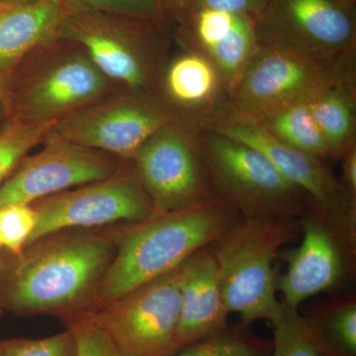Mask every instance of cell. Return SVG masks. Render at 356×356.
Segmentation results:
<instances>
[{"label": "cell", "mask_w": 356, "mask_h": 356, "mask_svg": "<svg viewBox=\"0 0 356 356\" xmlns=\"http://www.w3.org/2000/svg\"><path fill=\"white\" fill-rule=\"evenodd\" d=\"M132 161L156 211L184 209L216 198L193 122L177 117L154 133Z\"/></svg>", "instance_id": "30bf717a"}, {"label": "cell", "mask_w": 356, "mask_h": 356, "mask_svg": "<svg viewBox=\"0 0 356 356\" xmlns=\"http://www.w3.org/2000/svg\"><path fill=\"white\" fill-rule=\"evenodd\" d=\"M299 219L302 242L285 252L286 270L275 277L281 303L295 311L306 300L344 282L355 271L356 254V245L348 242L313 204Z\"/></svg>", "instance_id": "9a60e30c"}, {"label": "cell", "mask_w": 356, "mask_h": 356, "mask_svg": "<svg viewBox=\"0 0 356 356\" xmlns=\"http://www.w3.org/2000/svg\"><path fill=\"white\" fill-rule=\"evenodd\" d=\"M180 290L177 350L229 324V313L222 300L219 270L210 245L180 266Z\"/></svg>", "instance_id": "e0dca14e"}, {"label": "cell", "mask_w": 356, "mask_h": 356, "mask_svg": "<svg viewBox=\"0 0 356 356\" xmlns=\"http://www.w3.org/2000/svg\"><path fill=\"white\" fill-rule=\"evenodd\" d=\"M69 1L74 8L105 11V13L122 14V15L166 23L161 0H69Z\"/></svg>", "instance_id": "f1b7e54d"}, {"label": "cell", "mask_w": 356, "mask_h": 356, "mask_svg": "<svg viewBox=\"0 0 356 356\" xmlns=\"http://www.w3.org/2000/svg\"><path fill=\"white\" fill-rule=\"evenodd\" d=\"M41 145V151L28 154L0 185V207L32 204L97 181L113 175L126 161L114 154L79 146L53 131Z\"/></svg>", "instance_id": "4fadbf2b"}, {"label": "cell", "mask_w": 356, "mask_h": 356, "mask_svg": "<svg viewBox=\"0 0 356 356\" xmlns=\"http://www.w3.org/2000/svg\"><path fill=\"white\" fill-rule=\"evenodd\" d=\"M165 22L177 23L191 8L193 0H161Z\"/></svg>", "instance_id": "1f68e13d"}, {"label": "cell", "mask_w": 356, "mask_h": 356, "mask_svg": "<svg viewBox=\"0 0 356 356\" xmlns=\"http://www.w3.org/2000/svg\"><path fill=\"white\" fill-rule=\"evenodd\" d=\"M305 103L324 136L330 159L339 161L356 145V53Z\"/></svg>", "instance_id": "ffe728a7"}, {"label": "cell", "mask_w": 356, "mask_h": 356, "mask_svg": "<svg viewBox=\"0 0 356 356\" xmlns=\"http://www.w3.org/2000/svg\"><path fill=\"white\" fill-rule=\"evenodd\" d=\"M301 233L299 218H243L210 245L229 314L250 325L280 315L273 262L280 248Z\"/></svg>", "instance_id": "5b68a950"}, {"label": "cell", "mask_w": 356, "mask_h": 356, "mask_svg": "<svg viewBox=\"0 0 356 356\" xmlns=\"http://www.w3.org/2000/svg\"><path fill=\"white\" fill-rule=\"evenodd\" d=\"M93 64L83 47L58 37L30 51L7 74V120L57 124L121 90Z\"/></svg>", "instance_id": "3957f363"}, {"label": "cell", "mask_w": 356, "mask_h": 356, "mask_svg": "<svg viewBox=\"0 0 356 356\" xmlns=\"http://www.w3.org/2000/svg\"><path fill=\"white\" fill-rule=\"evenodd\" d=\"M245 115L254 119L276 139L288 146L321 161L330 159L324 136L314 120L305 102L290 103L257 113Z\"/></svg>", "instance_id": "7402d4cb"}, {"label": "cell", "mask_w": 356, "mask_h": 356, "mask_svg": "<svg viewBox=\"0 0 356 356\" xmlns=\"http://www.w3.org/2000/svg\"><path fill=\"white\" fill-rule=\"evenodd\" d=\"M348 10H355L356 0H334Z\"/></svg>", "instance_id": "836d02e7"}, {"label": "cell", "mask_w": 356, "mask_h": 356, "mask_svg": "<svg viewBox=\"0 0 356 356\" xmlns=\"http://www.w3.org/2000/svg\"><path fill=\"white\" fill-rule=\"evenodd\" d=\"M15 1H29V0H15Z\"/></svg>", "instance_id": "8d00e7d4"}, {"label": "cell", "mask_w": 356, "mask_h": 356, "mask_svg": "<svg viewBox=\"0 0 356 356\" xmlns=\"http://www.w3.org/2000/svg\"><path fill=\"white\" fill-rule=\"evenodd\" d=\"M177 117L161 95L121 89L58 122L51 131L79 146L132 159L154 133Z\"/></svg>", "instance_id": "8fae6325"}, {"label": "cell", "mask_w": 356, "mask_h": 356, "mask_svg": "<svg viewBox=\"0 0 356 356\" xmlns=\"http://www.w3.org/2000/svg\"><path fill=\"white\" fill-rule=\"evenodd\" d=\"M37 226L32 204H10L0 207V247L6 254L18 255L29 243Z\"/></svg>", "instance_id": "484cf974"}, {"label": "cell", "mask_w": 356, "mask_h": 356, "mask_svg": "<svg viewBox=\"0 0 356 356\" xmlns=\"http://www.w3.org/2000/svg\"><path fill=\"white\" fill-rule=\"evenodd\" d=\"M301 316L320 356H356L355 295L329 300Z\"/></svg>", "instance_id": "44dd1931"}, {"label": "cell", "mask_w": 356, "mask_h": 356, "mask_svg": "<svg viewBox=\"0 0 356 356\" xmlns=\"http://www.w3.org/2000/svg\"><path fill=\"white\" fill-rule=\"evenodd\" d=\"M168 24L122 14L72 8L60 37L83 47L93 64L117 86L158 95L170 60Z\"/></svg>", "instance_id": "277c9868"}, {"label": "cell", "mask_w": 356, "mask_h": 356, "mask_svg": "<svg viewBox=\"0 0 356 356\" xmlns=\"http://www.w3.org/2000/svg\"><path fill=\"white\" fill-rule=\"evenodd\" d=\"M72 8L69 0H29L0 10V72L8 74L30 51L60 37Z\"/></svg>", "instance_id": "d6986e66"}, {"label": "cell", "mask_w": 356, "mask_h": 356, "mask_svg": "<svg viewBox=\"0 0 356 356\" xmlns=\"http://www.w3.org/2000/svg\"><path fill=\"white\" fill-rule=\"evenodd\" d=\"M242 219L232 204L216 197L184 209L156 211L143 221L107 227L116 254L100 285L96 305L175 270Z\"/></svg>", "instance_id": "7a4b0ae2"}, {"label": "cell", "mask_w": 356, "mask_h": 356, "mask_svg": "<svg viewBox=\"0 0 356 356\" xmlns=\"http://www.w3.org/2000/svg\"><path fill=\"white\" fill-rule=\"evenodd\" d=\"M270 325L273 332L270 356H320L299 311L281 303L280 315Z\"/></svg>", "instance_id": "d4e9b609"}, {"label": "cell", "mask_w": 356, "mask_h": 356, "mask_svg": "<svg viewBox=\"0 0 356 356\" xmlns=\"http://www.w3.org/2000/svg\"><path fill=\"white\" fill-rule=\"evenodd\" d=\"M159 93L178 118L197 125L227 98L215 65L200 54L185 49L168 60Z\"/></svg>", "instance_id": "ac0fdd59"}, {"label": "cell", "mask_w": 356, "mask_h": 356, "mask_svg": "<svg viewBox=\"0 0 356 356\" xmlns=\"http://www.w3.org/2000/svg\"><path fill=\"white\" fill-rule=\"evenodd\" d=\"M273 341L255 334L250 325L238 323L187 344L170 356H270Z\"/></svg>", "instance_id": "603a6c76"}, {"label": "cell", "mask_w": 356, "mask_h": 356, "mask_svg": "<svg viewBox=\"0 0 356 356\" xmlns=\"http://www.w3.org/2000/svg\"><path fill=\"white\" fill-rule=\"evenodd\" d=\"M115 254L107 227L41 236L20 254L0 257V306L20 317L65 320L88 313Z\"/></svg>", "instance_id": "6da1fadb"}, {"label": "cell", "mask_w": 356, "mask_h": 356, "mask_svg": "<svg viewBox=\"0 0 356 356\" xmlns=\"http://www.w3.org/2000/svg\"><path fill=\"white\" fill-rule=\"evenodd\" d=\"M4 313H6V311H4L3 308H2L1 306H0V320H1L2 316H3Z\"/></svg>", "instance_id": "d590c367"}, {"label": "cell", "mask_w": 356, "mask_h": 356, "mask_svg": "<svg viewBox=\"0 0 356 356\" xmlns=\"http://www.w3.org/2000/svg\"><path fill=\"white\" fill-rule=\"evenodd\" d=\"M355 53L337 64L323 65L259 40L254 55L227 95V102L241 113L254 114L306 102Z\"/></svg>", "instance_id": "5bb4252c"}, {"label": "cell", "mask_w": 356, "mask_h": 356, "mask_svg": "<svg viewBox=\"0 0 356 356\" xmlns=\"http://www.w3.org/2000/svg\"><path fill=\"white\" fill-rule=\"evenodd\" d=\"M7 74L0 72V114H6Z\"/></svg>", "instance_id": "d6a6232c"}, {"label": "cell", "mask_w": 356, "mask_h": 356, "mask_svg": "<svg viewBox=\"0 0 356 356\" xmlns=\"http://www.w3.org/2000/svg\"><path fill=\"white\" fill-rule=\"evenodd\" d=\"M198 127L222 134L264 154L283 177L305 192L314 207L346 241L356 245V199L324 161L280 142L254 119L232 108L227 98L199 122Z\"/></svg>", "instance_id": "52a82bcc"}, {"label": "cell", "mask_w": 356, "mask_h": 356, "mask_svg": "<svg viewBox=\"0 0 356 356\" xmlns=\"http://www.w3.org/2000/svg\"><path fill=\"white\" fill-rule=\"evenodd\" d=\"M206 172L215 197L234 206L243 218H300L308 195L254 147L199 127Z\"/></svg>", "instance_id": "8992f818"}, {"label": "cell", "mask_w": 356, "mask_h": 356, "mask_svg": "<svg viewBox=\"0 0 356 356\" xmlns=\"http://www.w3.org/2000/svg\"><path fill=\"white\" fill-rule=\"evenodd\" d=\"M180 306L179 266L79 316L99 327L124 356H170L177 351Z\"/></svg>", "instance_id": "ba28073f"}, {"label": "cell", "mask_w": 356, "mask_h": 356, "mask_svg": "<svg viewBox=\"0 0 356 356\" xmlns=\"http://www.w3.org/2000/svg\"><path fill=\"white\" fill-rule=\"evenodd\" d=\"M63 322L74 334L77 356H124L109 337L83 316Z\"/></svg>", "instance_id": "83f0119b"}, {"label": "cell", "mask_w": 356, "mask_h": 356, "mask_svg": "<svg viewBox=\"0 0 356 356\" xmlns=\"http://www.w3.org/2000/svg\"><path fill=\"white\" fill-rule=\"evenodd\" d=\"M37 226L30 243L65 229H102L143 221L156 212L132 159L113 175L32 203Z\"/></svg>", "instance_id": "9c48e42d"}, {"label": "cell", "mask_w": 356, "mask_h": 356, "mask_svg": "<svg viewBox=\"0 0 356 356\" xmlns=\"http://www.w3.org/2000/svg\"><path fill=\"white\" fill-rule=\"evenodd\" d=\"M0 356H77L76 341L69 329L43 339H0Z\"/></svg>", "instance_id": "4316f807"}, {"label": "cell", "mask_w": 356, "mask_h": 356, "mask_svg": "<svg viewBox=\"0 0 356 356\" xmlns=\"http://www.w3.org/2000/svg\"><path fill=\"white\" fill-rule=\"evenodd\" d=\"M14 2L18 1H15V0H0V10H2V9L6 8V7L11 6V4H13Z\"/></svg>", "instance_id": "e575fe53"}, {"label": "cell", "mask_w": 356, "mask_h": 356, "mask_svg": "<svg viewBox=\"0 0 356 356\" xmlns=\"http://www.w3.org/2000/svg\"><path fill=\"white\" fill-rule=\"evenodd\" d=\"M341 161V184L353 198L356 199V145L339 159Z\"/></svg>", "instance_id": "4dcf8cb0"}, {"label": "cell", "mask_w": 356, "mask_h": 356, "mask_svg": "<svg viewBox=\"0 0 356 356\" xmlns=\"http://www.w3.org/2000/svg\"><path fill=\"white\" fill-rule=\"evenodd\" d=\"M259 40L323 65L356 51L355 10L334 0H266Z\"/></svg>", "instance_id": "7c38bea8"}, {"label": "cell", "mask_w": 356, "mask_h": 356, "mask_svg": "<svg viewBox=\"0 0 356 356\" xmlns=\"http://www.w3.org/2000/svg\"><path fill=\"white\" fill-rule=\"evenodd\" d=\"M266 0H193L191 9L208 8L227 13H243L257 19Z\"/></svg>", "instance_id": "f546056e"}, {"label": "cell", "mask_w": 356, "mask_h": 356, "mask_svg": "<svg viewBox=\"0 0 356 356\" xmlns=\"http://www.w3.org/2000/svg\"><path fill=\"white\" fill-rule=\"evenodd\" d=\"M55 125H23L7 119L0 125V185L15 172L33 149L43 143Z\"/></svg>", "instance_id": "cb8c5ba5"}, {"label": "cell", "mask_w": 356, "mask_h": 356, "mask_svg": "<svg viewBox=\"0 0 356 356\" xmlns=\"http://www.w3.org/2000/svg\"><path fill=\"white\" fill-rule=\"evenodd\" d=\"M177 24L181 48L200 54L215 65L228 95L259 44L254 18L248 14L193 8Z\"/></svg>", "instance_id": "2e32d148"}, {"label": "cell", "mask_w": 356, "mask_h": 356, "mask_svg": "<svg viewBox=\"0 0 356 356\" xmlns=\"http://www.w3.org/2000/svg\"><path fill=\"white\" fill-rule=\"evenodd\" d=\"M0 250H1V247H0Z\"/></svg>", "instance_id": "74e56055"}]
</instances>
